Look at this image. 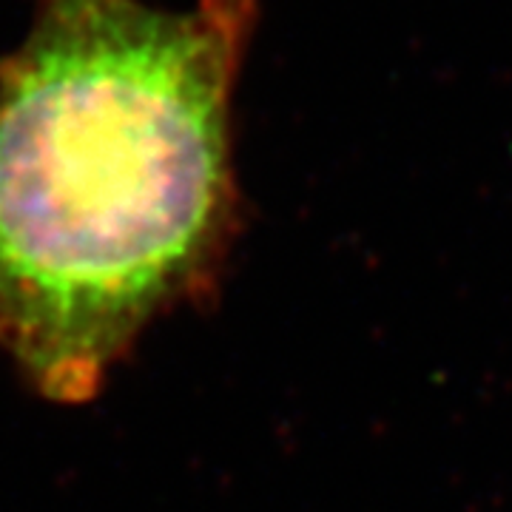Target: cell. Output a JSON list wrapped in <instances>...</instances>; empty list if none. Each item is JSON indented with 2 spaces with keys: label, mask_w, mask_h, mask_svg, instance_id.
Instances as JSON below:
<instances>
[{
  "label": "cell",
  "mask_w": 512,
  "mask_h": 512,
  "mask_svg": "<svg viewBox=\"0 0 512 512\" xmlns=\"http://www.w3.org/2000/svg\"><path fill=\"white\" fill-rule=\"evenodd\" d=\"M254 20L256 0H37L0 63V348L40 396L89 402L214 282Z\"/></svg>",
  "instance_id": "obj_1"
}]
</instances>
